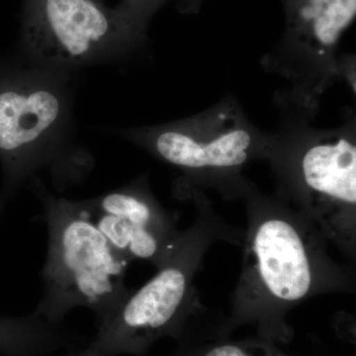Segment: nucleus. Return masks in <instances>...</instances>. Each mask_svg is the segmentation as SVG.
Wrapping results in <instances>:
<instances>
[{
	"instance_id": "1",
	"label": "nucleus",
	"mask_w": 356,
	"mask_h": 356,
	"mask_svg": "<svg viewBox=\"0 0 356 356\" xmlns=\"http://www.w3.org/2000/svg\"><path fill=\"white\" fill-rule=\"evenodd\" d=\"M243 201L242 271L220 327L227 334L254 325L259 339L288 341V313L318 295L355 294V267L334 261L318 227L276 192L264 193L254 184Z\"/></svg>"
},
{
	"instance_id": "2",
	"label": "nucleus",
	"mask_w": 356,
	"mask_h": 356,
	"mask_svg": "<svg viewBox=\"0 0 356 356\" xmlns=\"http://www.w3.org/2000/svg\"><path fill=\"white\" fill-rule=\"evenodd\" d=\"M72 79L17 56L0 60V218L40 175L64 192L95 170V156L77 138Z\"/></svg>"
},
{
	"instance_id": "3",
	"label": "nucleus",
	"mask_w": 356,
	"mask_h": 356,
	"mask_svg": "<svg viewBox=\"0 0 356 356\" xmlns=\"http://www.w3.org/2000/svg\"><path fill=\"white\" fill-rule=\"evenodd\" d=\"M175 194L194 204V221L182 229L177 248L156 275L97 325L95 337L81 350L83 356H143L163 337L177 339L200 305L194 281L210 248L220 242L243 247L245 229L225 221L204 191L184 189Z\"/></svg>"
},
{
	"instance_id": "4",
	"label": "nucleus",
	"mask_w": 356,
	"mask_h": 356,
	"mask_svg": "<svg viewBox=\"0 0 356 356\" xmlns=\"http://www.w3.org/2000/svg\"><path fill=\"white\" fill-rule=\"evenodd\" d=\"M27 187L43 207L48 233L43 295L33 314L60 325L70 312L84 308L102 324L133 292L125 281L130 262L95 226L88 201L60 197L39 177Z\"/></svg>"
},
{
	"instance_id": "5",
	"label": "nucleus",
	"mask_w": 356,
	"mask_h": 356,
	"mask_svg": "<svg viewBox=\"0 0 356 356\" xmlns=\"http://www.w3.org/2000/svg\"><path fill=\"white\" fill-rule=\"evenodd\" d=\"M356 128L355 117L334 129L288 118L273 133L266 161L276 193L311 220L321 233L356 264Z\"/></svg>"
},
{
	"instance_id": "6",
	"label": "nucleus",
	"mask_w": 356,
	"mask_h": 356,
	"mask_svg": "<svg viewBox=\"0 0 356 356\" xmlns=\"http://www.w3.org/2000/svg\"><path fill=\"white\" fill-rule=\"evenodd\" d=\"M118 134L181 173L173 192L210 188L226 200H243L254 184L243 170L252 161H266L273 137L254 126L232 95L188 118Z\"/></svg>"
},
{
	"instance_id": "7",
	"label": "nucleus",
	"mask_w": 356,
	"mask_h": 356,
	"mask_svg": "<svg viewBox=\"0 0 356 356\" xmlns=\"http://www.w3.org/2000/svg\"><path fill=\"white\" fill-rule=\"evenodd\" d=\"M147 26L102 0H23L17 57L74 77L86 67L127 60L147 42Z\"/></svg>"
},
{
	"instance_id": "8",
	"label": "nucleus",
	"mask_w": 356,
	"mask_h": 356,
	"mask_svg": "<svg viewBox=\"0 0 356 356\" xmlns=\"http://www.w3.org/2000/svg\"><path fill=\"white\" fill-rule=\"evenodd\" d=\"M285 28L264 69L287 83L280 103L292 116L311 119L321 96L341 77L339 48L355 22L356 0H283Z\"/></svg>"
},
{
	"instance_id": "9",
	"label": "nucleus",
	"mask_w": 356,
	"mask_h": 356,
	"mask_svg": "<svg viewBox=\"0 0 356 356\" xmlns=\"http://www.w3.org/2000/svg\"><path fill=\"white\" fill-rule=\"evenodd\" d=\"M93 210L133 222L156 233L178 238L182 229L175 215L159 203L149 184L147 173L135 178L120 188L88 199Z\"/></svg>"
},
{
	"instance_id": "10",
	"label": "nucleus",
	"mask_w": 356,
	"mask_h": 356,
	"mask_svg": "<svg viewBox=\"0 0 356 356\" xmlns=\"http://www.w3.org/2000/svg\"><path fill=\"white\" fill-rule=\"evenodd\" d=\"M93 222L115 252L130 262L140 261L159 268L172 255L180 240L161 235L138 225L93 210ZM182 234V232H181Z\"/></svg>"
},
{
	"instance_id": "11",
	"label": "nucleus",
	"mask_w": 356,
	"mask_h": 356,
	"mask_svg": "<svg viewBox=\"0 0 356 356\" xmlns=\"http://www.w3.org/2000/svg\"><path fill=\"white\" fill-rule=\"evenodd\" d=\"M63 325L51 324L34 314L0 317V356H51L76 343Z\"/></svg>"
},
{
	"instance_id": "12",
	"label": "nucleus",
	"mask_w": 356,
	"mask_h": 356,
	"mask_svg": "<svg viewBox=\"0 0 356 356\" xmlns=\"http://www.w3.org/2000/svg\"><path fill=\"white\" fill-rule=\"evenodd\" d=\"M218 327L217 336L202 343L188 330L177 337L179 346L172 356H288L276 350L270 341L264 339L235 341L226 339V334Z\"/></svg>"
},
{
	"instance_id": "13",
	"label": "nucleus",
	"mask_w": 356,
	"mask_h": 356,
	"mask_svg": "<svg viewBox=\"0 0 356 356\" xmlns=\"http://www.w3.org/2000/svg\"><path fill=\"white\" fill-rule=\"evenodd\" d=\"M168 1L170 0H122L118 6L147 27L154 14ZM204 1L205 0H177V6L181 13H195L200 10Z\"/></svg>"
},
{
	"instance_id": "14",
	"label": "nucleus",
	"mask_w": 356,
	"mask_h": 356,
	"mask_svg": "<svg viewBox=\"0 0 356 356\" xmlns=\"http://www.w3.org/2000/svg\"><path fill=\"white\" fill-rule=\"evenodd\" d=\"M65 356H83L81 350H70L69 353Z\"/></svg>"
}]
</instances>
